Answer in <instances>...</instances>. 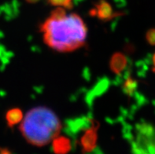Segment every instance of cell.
<instances>
[{
	"label": "cell",
	"mask_w": 155,
	"mask_h": 154,
	"mask_svg": "<svg viewBox=\"0 0 155 154\" xmlns=\"http://www.w3.org/2000/svg\"><path fill=\"white\" fill-rule=\"evenodd\" d=\"M52 141V149L55 153L65 154L70 151L71 142L66 137L58 135Z\"/></svg>",
	"instance_id": "cell-6"
},
{
	"label": "cell",
	"mask_w": 155,
	"mask_h": 154,
	"mask_svg": "<svg viewBox=\"0 0 155 154\" xmlns=\"http://www.w3.org/2000/svg\"><path fill=\"white\" fill-rule=\"evenodd\" d=\"M39 0H26V2H28V3H35L37 2Z\"/></svg>",
	"instance_id": "cell-12"
},
{
	"label": "cell",
	"mask_w": 155,
	"mask_h": 154,
	"mask_svg": "<svg viewBox=\"0 0 155 154\" xmlns=\"http://www.w3.org/2000/svg\"><path fill=\"white\" fill-rule=\"evenodd\" d=\"M39 30L46 44L61 53L72 52L82 47L87 34L82 18L77 14H66L62 7L51 12Z\"/></svg>",
	"instance_id": "cell-1"
},
{
	"label": "cell",
	"mask_w": 155,
	"mask_h": 154,
	"mask_svg": "<svg viewBox=\"0 0 155 154\" xmlns=\"http://www.w3.org/2000/svg\"><path fill=\"white\" fill-rule=\"evenodd\" d=\"M146 39L150 45L155 46V28H150L146 34Z\"/></svg>",
	"instance_id": "cell-10"
},
{
	"label": "cell",
	"mask_w": 155,
	"mask_h": 154,
	"mask_svg": "<svg viewBox=\"0 0 155 154\" xmlns=\"http://www.w3.org/2000/svg\"><path fill=\"white\" fill-rule=\"evenodd\" d=\"M127 57L120 52H117L113 54L110 61V68L115 74H120L127 66Z\"/></svg>",
	"instance_id": "cell-5"
},
{
	"label": "cell",
	"mask_w": 155,
	"mask_h": 154,
	"mask_svg": "<svg viewBox=\"0 0 155 154\" xmlns=\"http://www.w3.org/2000/svg\"><path fill=\"white\" fill-rule=\"evenodd\" d=\"M23 119V113L22 111L18 108H14L6 113V120L8 126L10 127H14V125L18 124Z\"/></svg>",
	"instance_id": "cell-7"
},
{
	"label": "cell",
	"mask_w": 155,
	"mask_h": 154,
	"mask_svg": "<svg viewBox=\"0 0 155 154\" xmlns=\"http://www.w3.org/2000/svg\"><path fill=\"white\" fill-rule=\"evenodd\" d=\"M94 9L92 10L93 15L102 21H108L117 16H120L121 13H115L113 10V8L106 0H98L94 4Z\"/></svg>",
	"instance_id": "cell-4"
},
{
	"label": "cell",
	"mask_w": 155,
	"mask_h": 154,
	"mask_svg": "<svg viewBox=\"0 0 155 154\" xmlns=\"http://www.w3.org/2000/svg\"><path fill=\"white\" fill-rule=\"evenodd\" d=\"M61 123L57 115L47 107H35L28 112L20 131L28 143L43 146L59 135Z\"/></svg>",
	"instance_id": "cell-2"
},
{
	"label": "cell",
	"mask_w": 155,
	"mask_h": 154,
	"mask_svg": "<svg viewBox=\"0 0 155 154\" xmlns=\"http://www.w3.org/2000/svg\"><path fill=\"white\" fill-rule=\"evenodd\" d=\"M153 143H154V146H155V140H154V142H153Z\"/></svg>",
	"instance_id": "cell-13"
},
{
	"label": "cell",
	"mask_w": 155,
	"mask_h": 154,
	"mask_svg": "<svg viewBox=\"0 0 155 154\" xmlns=\"http://www.w3.org/2000/svg\"><path fill=\"white\" fill-rule=\"evenodd\" d=\"M152 60H153V72H155V54H153V59H152Z\"/></svg>",
	"instance_id": "cell-11"
},
{
	"label": "cell",
	"mask_w": 155,
	"mask_h": 154,
	"mask_svg": "<svg viewBox=\"0 0 155 154\" xmlns=\"http://www.w3.org/2000/svg\"><path fill=\"white\" fill-rule=\"evenodd\" d=\"M138 86V83L136 80L131 77H128L126 79L125 82L123 86V90L125 94L128 95H132L134 91H136V89Z\"/></svg>",
	"instance_id": "cell-8"
},
{
	"label": "cell",
	"mask_w": 155,
	"mask_h": 154,
	"mask_svg": "<svg viewBox=\"0 0 155 154\" xmlns=\"http://www.w3.org/2000/svg\"><path fill=\"white\" fill-rule=\"evenodd\" d=\"M47 2L52 6H60L68 10L73 8V0H47Z\"/></svg>",
	"instance_id": "cell-9"
},
{
	"label": "cell",
	"mask_w": 155,
	"mask_h": 154,
	"mask_svg": "<svg viewBox=\"0 0 155 154\" xmlns=\"http://www.w3.org/2000/svg\"><path fill=\"white\" fill-rule=\"evenodd\" d=\"M91 127L84 133L80 142L84 152H91L94 150V149L96 146L99 123L94 120H91Z\"/></svg>",
	"instance_id": "cell-3"
}]
</instances>
